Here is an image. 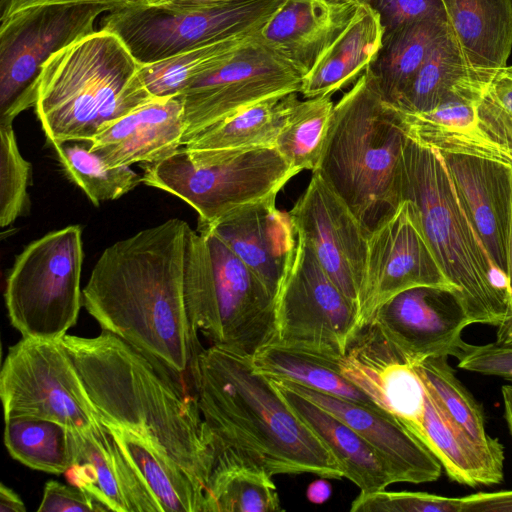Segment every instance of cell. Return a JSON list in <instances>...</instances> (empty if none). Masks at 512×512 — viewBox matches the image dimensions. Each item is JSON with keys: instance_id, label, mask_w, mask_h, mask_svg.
<instances>
[{"instance_id": "cell-56", "label": "cell", "mask_w": 512, "mask_h": 512, "mask_svg": "<svg viewBox=\"0 0 512 512\" xmlns=\"http://www.w3.org/2000/svg\"><path fill=\"white\" fill-rule=\"evenodd\" d=\"M356 1H358V2H363L364 0H356Z\"/></svg>"}, {"instance_id": "cell-41", "label": "cell", "mask_w": 512, "mask_h": 512, "mask_svg": "<svg viewBox=\"0 0 512 512\" xmlns=\"http://www.w3.org/2000/svg\"><path fill=\"white\" fill-rule=\"evenodd\" d=\"M479 135L512 162V66L494 71L476 107Z\"/></svg>"}, {"instance_id": "cell-32", "label": "cell", "mask_w": 512, "mask_h": 512, "mask_svg": "<svg viewBox=\"0 0 512 512\" xmlns=\"http://www.w3.org/2000/svg\"><path fill=\"white\" fill-rule=\"evenodd\" d=\"M107 427L159 503L162 512H205V488L182 467L138 435L119 427Z\"/></svg>"}, {"instance_id": "cell-11", "label": "cell", "mask_w": 512, "mask_h": 512, "mask_svg": "<svg viewBox=\"0 0 512 512\" xmlns=\"http://www.w3.org/2000/svg\"><path fill=\"white\" fill-rule=\"evenodd\" d=\"M99 3L29 7L0 20V125L35 106L43 65L60 49L96 31V19L114 11Z\"/></svg>"}, {"instance_id": "cell-27", "label": "cell", "mask_w": 512, "mask_h": 512, "mask_svg": "<svg viewBox=\"0 0 512 512\" xmlns=\"http://www.w3.org/2000/svg\"><path fill=\"white\" fill-rule=\"evenodd\" d=\"M383 34L378 14L360 2L346 29L304 75L300 93L305 98L331 96L355 83L375 61Z\"/></svg>"}, {"instance_id": "cell-13", "label": "cell", "mask_w": 512, "mask_h": 512, "mask_svg": "<svg viewBox=\"0 0 512 512\" xmlns=\"http://www.w3.org/2000/svg\"><path fill=\"white\" fill-rule=\"evenodd\" d=\"M4 419L33 416L85 431L101 423L61 339L22 337L8 349L0 373Z\"/></svg>"}, {"instance_id": "cell-35", "label": "cell", "mask_w": 512, "mask_h": 512, "mask_svg": "<svg viewBox=\"0 0 512 512\" xmlns=\"http://www.w3.org/2000/svg\"><path fill=\"white\" fill-rule=\"evenodd\" d=\"M493 73L473 68L450 30L430 52L395 107L405 113L431 111L453 92L489 80Z\"/></svg>"}, {"instance_id": "cell-1", "label": "cell", "mask_w": 512, "mask_h": 512, "mask_svg": "<svg viewBox=\"0 0 512 512\" xmlns=\"http://www.w3.org/2000/svg\"><path fill=\"white\" fill-rule=\"evenodd\" d=\"M190 228L172 218L113 243L82 289L83 306L102 330L180 373L200 348L184 297Z\"/></svg>"}, {"instance_id": "cell-17", "label": "cell", "mask_w": 512, "mask_h": 512, "mask_svg": "<svg viewBox=\"0 0 512 512\" xmlns=\"http://www.w3.org/2000/svg\"><path fill=\"white\" fill-rule=\"evenodd\" d=\"M371 322L413 364L432 356L459 359L467 344L461 332L472 324L459 291L434 286L400 292L376 311Z\"/></svg>"}, {"instance_id": "cell-9", "label": "cell", "mask_w": 512, "mask_h": 512, "mask_svg": "<svg viewBox=\"0 0 512 512\" xmlns=\"http://www.w3.org/2000/svg\"><path fill=\"white\" fill-rule=\"evenodd\" d=\"M82 229L69 225L30 242L7 275L11 325L26 338L59 340L78 319L83 294Z\"/></svg>"}, {"instance_id": "cell-2", "label": "cell", "mask_w": 512, "mask_h": 512, "mask_svg": "<svg viewBox=\"0 0 512 512\" xmlns=\"http://www.w3.org/2000/svg\"><path fill=\"white\" fill-rule=\"evenodd\" d=\"M61 340L101 422L138 435L207 491L216 445L183 373L105 330Z\"/></svg>"}, {"instance_id": "cell-14", "label": "cell", "mask_w": 512, "mask_h": 512, "mask_svg": "<svg viewBox=\"0 0 512 512\" xmlns=\"http://www.w3.org/2000/svg\"><path fill=\"white\" fill-rule=\"evenodd\" d=\"M259 33L179 95L185 122L183 140L254 103L300 93L304 75Z\"/></svg>"}, {"instance_id": "cell-49", "label": "cell", "mask_w": 512, "mask_h": 512, "mask_svg": "<svg viewBox=\"0 0 512 512\" xmlns=\"http://www.w3.org/2000/svg\"><path fill=\"white\" fill-rule=\"evenodd\" d=\"M160 0H49L45 4L57 3H99L111 5L115 10L158 3ZM44 5V4H43Z\"/></svg>"}, {"instance_id": "cell-25", "label": "cell", "mask_w": 512, "mask_h": 512, "mask_svg": "<svg viewBox=\"0 0 512 512\" xmlns=\"http://www.w3.org/2000/svg\"><path fill=\"white\" fill-rule=\"evenodd\" d=\"M410 431L434 454L453 481L471 487L502 482L505 457L498 439L476 441L446 415L427 391L422 419Z\"/></svg>"}, {"instance_id": "cell-34", "label": "cell", "mask_w": 512, "mask_h": 512, "mask_svg": "<svg viewBox=\"0 0 512 512\" xmlns=\"http://www.w3.org/2000/svg\"><path fill=\"white\" fill-rule=\"evenodd\" d=\"M338 358L293 350L271 342L251 356V363L255 371L268 378L289 381L321 393L378 407L340 373Z\"/></svg>"}, {"instance_id": "cell-54", "label": "cell", "mask_w": 512, "mask_h": 512, "mask_svg": "<svg viewBox=\"0 0 512 512\" xmlns=\"http://www.w3.org/2000/svg\"><path fill=\"white\" fill-rule=\"evenodd\" d=\"M231 0H160L158 3H164L176 6H196V5H208L220 2H226Z\"/></svg>"}, {"instance_id": "cell-42", "label": "cell", "mask_w": 512, "mask_h": 512, "mask_svg": "<svg viewBox=\"0 0 512 512\" xmlns=\"http://www.w3.org/2000/svg\"><path fill=\"white\" fill-rule=\"evenodd\" d=\"M32 165L19 151L13 124L0 125V226L11 225L29 206Z\"/></svg>"}, {"instance_id": "cell-15", "label": "cell", "mask_w": 512, "mask_h": 512, "mask_svg": "<svg viewBox=\"0 0 512 512\" xmlns=\"http://www.w3.org/2000/svg\"><path fill=\"white\" fill-rule=\"evenodd\" d=\"M419 286L457 290L442 271L412 204L403 200L367 236L366 275L358 306L360 328L392 297Z\"/></svg>"}, {"instance_id": "cell-23", "label": "cell", "mask_w": 512, "mask_h": 512, "mask_svg": "<svg viewBox=\"0 0 512 512\" xmlns=\"http://www.w3.org/2000/svg\"><path fill=\"white\" fill-rule=\"evenodd\" d=\"M184 134L180 97L153 98L99 132L90 149L111 167L146 164L180 148Z\"/></svg>"}, {"instance_id": "cell-38", "label": "cell", "mask_w": 512, "mask_h": 512, "mask_svg": "<svg viewBox=\"0 0 512 512\" xmlns=\"http://www.w3.org/2000/svg\"><path fill=\"white\" fill-rule=\"evenodd\" d=\"M257 34L231 37L141 65V79L153 98L179 96L194 79L220 65Z\"/></svg>"}, {"instance_id": "cell-16", "label": "cell", "mask_w": 512, "mask_h": 512, "mask_svg": "<svg viewBox=\"0 0 512 512\" xmlns=\"http://www.w3.org/2000/svg\"><path fill=\"white\" fill-rule=\"evenodd\" d=\"M288 213L296 233L358 309L367 263V234L358 219L315 172Z\"/></svg>"}, {"instance_id": "cell-3", "label": "cell", "mask_w": 512, "mask_h": 512, "mask_svg": "<svg viewBox=\"0 0 512 512\" xmlns=\"http://www.w3.org/2000/svg\"><path fill=\"white\" fill-rule=\"evenodd\" d=\"M189 370L216 449L232 450L271 476L344 477L329 448L271 380L254 370L251 356L219 345L200 347Z\"/></svg>"}, {"instance_id": "cell-45", "label": "cell", "mask_w": 512, "mask_h": 512, "mask_svg": "<svg viewBox=\"0 0 512 512\" xmlns=\"http://www.w3.org/2000/svg\"><path fill=\"white\" fill-rule=\"evenodd\" d=\"M458 367L488 376H497L512 382V347L495 343L466 344Z\"/></svg>"}, {"instance_id": "cell-53", "label": "cell", "mask_w": 512, "mask_h": 512, "mask_svg": "<svg viewBox=\"0 0 512 512\" xmlns=\"http://www.w3.org/2000/svg\"><path fill=\"white\" fill-rule=\"evenodd\" d=\"M501 393L504 403V417L512 436V385H504L501 388Z\"/></svg>"}, {"instance_id": "cell-20", "label": "cell", "mask_w": 512, "mask_h": 512, "mask_svg": "<svg viewBox=\"0 0 512 512\" xmlns=\"http://www.w3.org/2000/svg\"><path fill=\"white\" fill-rule=\"evenodd\" d=\"M72 464L65 477L108 511L162 512L141 476L110 429L101 422L92 429H69Z\"/></svg>"}, {"instance_id": "cell-48", "label": "cell", "mask_w": 512, "mask_h": 512, "mask_svg": "<svg viewBox=\"0 0 512 512\" xmlns=\"http://www.w3.org/2000/svg\"><path fill=\"white\" fill-rule=\"evenodd\" d=\"M331 493L330 482L326 478L320 477L308 485L306 497L311 503L323 504L330 498Z\"/></svg>"}, {"instance_id": "cell-51", "label": "cell", "mask_w": 512, "mask_h": 512, "mask_svg": "<svg viewBox=\"0 0 512 512\" xmlns=\"http://www.w3.org/2000/svg\"><path fill=\"white\" fill-rule=\"evenodd\" d=\"M47 1L48 0H2L1 20L7 19L20 10L37 5H43Z\"/></svg>"}, {"instance_id": "cell-43", "label": "cell", "mask_w": 512, "mask_h": 512, "mask_svg": "<svg viewBox=\"0 0 512 512\" xmlns=\"http://www.w3.org/2000/svg\"><path fill=\"white\" fill-rule=\"evenodd\" d=\"M461 501L425 492H391L380 490L363 493L352 501L351 512H460Z\"/></svg>"}, {"instance_id": "cell-12", "label": "cell", "mask_w": 512, "mask_h": 512, "mask_svg": "<svg viewBox=\"0 0 512 512\" xmlns=\"http://www.w3.org/2000/svg\"><path fill=\"white\" fill-rule=\"evenodd\" d=\"M274 312L273 342L298 351L343 356L361 329L357 306L332 281L299 234L274 297Z\"/></svg>"}, {"instance_id": "cell-55", "label": "cell", "mask_w": 512, "mask_h": 512, "mask_svg": "<svg viewBox=\"0 0 512 512\" xmlns=\"http://www.w3.org/2000/svg\"><path fill=\"white\" fill-rule=\"evenodd\" d=\"M507 280H508V285L510 287V290L512 292V226H511L510 243H509Z\"/></svg>"}, {"instance_id": "cell-30", "label": "cell", "mask_w": 512, "mask_h": 512, "mask_svg": "<svg viewBox=\"0 0 512 512\" xmlns=\"http://www.w3.org/2000/svg\"><path fill=\"white\" fill-rule=\"evenodd\" d=\"M447 17L435 16L383 35L370 69L384 100L395 106L433 48L450 32Z\"/></svg>"}, {"instance_id": "cell-46", "label": "cell", "mask_w": 512, "mask_h": 512, "mask_svg": "<svg viewBox=\"0 0 512 512\" xmlns=\"http://www.w3.org/2000/svg\"><path fill=\"white\" fill-rule=\"evenodd\" d=\"M38 512H107L108 509L88 493L55 480L45 484Z\"/></svg>"}, {"instance_id": "cell-47", "label": "cell", "mask_w": 512, "mask_h": 512, "mask_svg": "<svg viewBox=\"0 0 512 512\" xmlns=\"http://www.w3.org/2000/svg\"><path fill=\"white\" fill-rule=\"evenodd\" d=\"M460 501V512H512V490L480 492Z\"/></svg>"}, {"instance_id": "cell-18", "label": "cell", "mask_w": 512, "mask_h": 512, "mask_svg": "<svg viewBox=\"0 0 512 512\" xmlns=\"http://www.w3.org/2000/svg\"><path fill=\"white\" fill-rule=\"evenodd\" d=\"M338 367L346 379L409 430L422 419L426 390L415 364L374 322L359 330L346 353L338 358Z\"/></svg>"}, {"instance_id": "cell-8", "label": "cell", "mask_w": 512, "mask_h": 512, "mask_svg": "<svg viewBox=\"0 0 512 512\" xmlns=\"http://www.w3.org/2000/svg\"><path fill=\"white\" fill-rule=\"evenodd\" d=\"M211 265L191 270L184 282L188 319L197 335L252 356L275 339L274 297L260 278L207 227Z\"/></svg>"}, {"instance_id": "cell-52", "label": "cell", "mask_w": 512, "mask_h": 512, "mask_svg": "<svg viewBox=\"0 0 512 512\" xmlns=\"http://www.w3.org/2000/svg\"><path fill=\"white\" fill-rule=\"evenodd\" d=\"M495 344L503 347H512V316L497 326Z\"/></svg>"}, {"instance_id": "cell-21", "label": "cell", "mask_w": 512, "mask_h": 512, "mask_svg": "<svg viewBox=\"0 0 512 512\" xmlns=\"http://www.w3.org/2000/svg\"><path fill=\"white\" fill-rule=\"evenodd\" d=\"M277 194L243 205L212 224V230L260 278L275 297L294 256L297 234Z\"/></svg>"}, {"instance_id": "cell-50", "label": "cell", "mask_w": 512, "mask_h": 512, "mask_svg": "<svg viewBox=\"0 0 512 512\" xmlns=\"http://www.w3.org/2000/svg\"><path fill=\"white\" fill-rule=\"evenodd\" d=\"M24 502L11 488L0 486V512H25Z\"/></svg>"}, {"instance_id": "cell-26", "label": "cell", "mask_w": 512, "mask_h": 512, "mask_svg": "<svg viewBox=\"0 0 512 512\" xmlns=\"http://www.w3.org/2000/svg\"><path fill=\"white\" fill-rule=\"evenodd\" d=\"M269 379L292 410L329 448L342 467L344 477L357 485L360 492H376L398 483L382 456L355 430L280 381Z\"/></svg>"}, {"instance_id": "cell-36", "label": "cell", "mask_w": 512, "mask_h": 512, "mask_svg": "<svg viewBox=\"0 0 512 512\" xmlns=\"http://www.w3.org/2000/svg\"><path fill=\"white\" fill-rule=\"evenodd\" d=\"M4 444L12 458L27 467L65 474L72 464L69 429L33 416L5 418Z\"/></svg>"}, {"instance_id": "cell-10", "label": "cell", "mask_w": 512, "mask_h": 512, "mask_svg": "<svg viewBox=\"0 0 512 512\" xmlns=\"http://www.w3.org/2000/svg\"><path fill=\"white\" fill-rule=\"evenodd\" d=\"M286 0H231L176 6L154 3L109 12L100 29L116 34L141 64L240 35L259 33Z\"/></svg>"}, {"instance_id": "cell-33", "label": "cell", "mask_w": 512, "mask_h": 512, "mask_svg": "<svg viewBox=\"0 0 512 512\" xmlns=\"http://www.w3.org/2000/svg\"><path fill=\"white\" fill-rule=\"evenodd\" d=\"M298 101L297 93L264 99L195 132L183 140V146L211 150L274 147Z\"/></svg>"}, {"instance_id": "cell-6", "label": "cell", "mask_w": 512, "mask_h": 512, "mask_svg": "<svg viewBox=\"0 0 512 512\" xmlns=\"http://www.w3.org/2000/svg\"><path fill=\"white\" fill-rule=\"evenodd\" d=\"M140 68L123 41L103 29L54 53L42 67L34 106L48 143L91 141L153 99Z\"/></svg>"}, {"instance_id": "cell-7", "label": "cell", "mask_w": 512, "mask_h": 512, "mask_svg": "<svg viewBox=\"0 0 512 512\" xmlns=\"http://www.w3.org/2000/svg\"><path fill=\"white\" fill-rule=\"evenodd\" d=\"M299 172L273 147L190 149L146 163L142 183L190 205L198 223L212 224L231 211L278 192Z\"/></svg>"}, {"instance_id": "cell-44", "label": "cell", "mask_w": 512, "mask_h": 512, "mask_svg": "<svg viewBox=\"0 0 512 512\" xmlns=\"http://www.w3.org/2000/svg\"><path fill=\"white\" fill-rule=\"evenodd\" d=\"M363 2L378 14L384 34L425 18L447 17L442 0H364Z\"/></svg>"}, {"instance_id": "cell-4", "label": "cell", "mask_w": 512, "mask_h": 512, "mask_svg": "<svg viewBox=\"0 0 512 512\" xmlns=\"http://www.w3.org/2000/svg\"><path fill=\"white\" fill-rule=\"evenodd\" d=\"M408 136L402 112L386 102L370 67L334 105L317 173L367 236L400 205L399 166Z\"/></svg>"}, {"instance_id": "cell-39", "label": "cell", "mask_w": 512, "mask_h": 512, "mask_svg": "<svg viewBox=\"0 0 512 512\" xmlns=\"http://www.w3.org/2000/svg\"><path fill=\"white\" fill-rule=\"evenodd\" d=\"M334 105L331 96L298 101L282 126L274 147L298 172L316 169Z\"/></svg>"}, {"instance_id": "cell-24", "label": "cell", "mask_w": 512, "mask_h": 512, "mask_svg": "<svg viewBox=\"0 0 512 512\" xmlns=\"http://www.w3.org/2000/svg\"><path fill=\"white\" fill-rule=\"evenodd\" d=\"M359 3L356 0H286L259 34L305 75L346 29Z\"/></svg>"}, {"instance_id": "cell-22", "label": "cell", "mask_w": 512, "mask_h": 512, "mask_svg": "<svg viewBox=\"0 0 512 512\" xmlns=\"http://www.w3.org/2000/svg\"><path fill=\"white\" fill-rule=\"evenodd\" d=\"M278 381L331 412L355 430L382 456L398 482L419 484L432 482L440 477L442 465L439 460L389 412L289 381Z\"/></svg>"}, {"instance_id": "cell-5", "label": "cell", "mask_w": 512, "mask_h": 512, "mask_svg": "<svg viewBox=\"0 0 512 512\" xmlns=\"http://www.w3.org/2000/svg\"><path fill=\"white\" fill-rule=\"evenodd\" d=\"M442 271L473 323L500 325L512 316V292L493 266L458 197L440 153L407 136L398 174Z\"/></svg>"}, {"instance_id": "cell-28", "label": "cell", "mask_w": 512, "mask_h": 512, "mask_svg": "<svg viewBox=\"0 0 512 512\" xmlns=\"http://www.w3.org/2000/svg\"><path fill=\"white\" fill-rule=\"evenodd\" d=\"M489 80L453 92L431 111H401L408 135L440 152H464L512 164L507 156L479 135L476 127V107Z\"/></svg>"}, {"instance_id": "cell-31", "label": "cell", "mask_w": 512, "mask_h": 512, "mask_svg": "<svg viewBox=\"0 0 512 512\" xmlns=\"http://www.w3.org/2000/svg\"><path fill=\"white\" fill-rule=\"evenodd\" d=\"M266 470L236 452L217 448L205 512H278L280 499Z\"/></svg>"}, {"instance_id": "cell-40", "label": "cell", "mask_w": 512, "mask_h": 512, "mask_svg": "<svg viewBox=\"0 0 512 512\" xmlns=\"http://www.w3.org/2000/svg\"><path fill=\"white\" fill-rule=\"evenodd\" d=\"M448 356H432L415 364L424 387L433 401L476 441L489 442L482 408L455 376Z\"/></svg>"}, {"instance_id": "cell-29", "label": "cell", "mask_w": 512, "mask_h": 512, "mask_svg": "<svg viewBox=\"0 0 512 512\" xmlns=\"http://www.w3.org/2000/svg\"><path fill=\"white\" fill-rule=\"evenodd\" d=\"M451 31L468 63L494 72L512 50V0H442Z\"/></svg>"}, {"instance_id": "cell-37", "label": "cell", "mask_w": 512, "mask_h": 512, "mask_svg": "<svg viewBox=\"0 0 512 512\" xmlns=\"http://www.w3.org/2000/svg\"><path fill=\"white\" fill-rule=\"evenodd\" d=\"M52 146L65 175L95 206L118 199L142 183V175L130 166H109L91 151V141L68 140Z\"/></svg>"}, {"instance_id": "cell-19", "label": "cell", "mask_w": 512, "mask_h": 512, "mask_svg": "<svg viewBox=\"0 0 512 512\" xmlns=\"http://www.w3.org/2000/svg\"><path fill=\"white\" fill-rule=\"evenodd\" d=\"M438 152L491 263L507 279L512 164L464 152Z\"/></svg>"}]
</instances>
